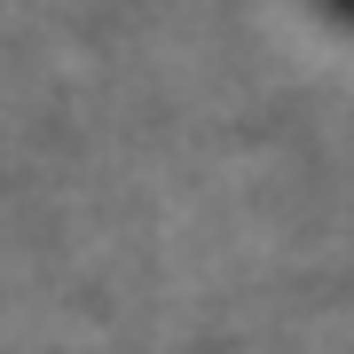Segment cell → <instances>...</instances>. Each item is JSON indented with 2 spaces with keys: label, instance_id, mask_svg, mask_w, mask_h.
<instances>
[{
  "label": "cell",
  "instance_id": "cell-1",
  "mask_svg": "<svg viewBox=\"0 0 354 354\" xmlns=\"http://www.w3.org/2000/svg\"><path fill=\"white\" fill-rule=\"evenodd\" d=\"M339 8H346V16H354V0H339Z\"/></svg>",
  "mask_w": 354,
  "mask_h": 354
}]
</instances>
